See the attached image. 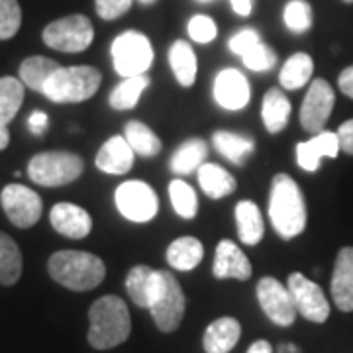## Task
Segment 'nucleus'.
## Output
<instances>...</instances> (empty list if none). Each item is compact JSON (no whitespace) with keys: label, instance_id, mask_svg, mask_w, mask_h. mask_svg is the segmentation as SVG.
<instances>
[{"label":"nucleus","instance_id":"obj_1","mask_svg":"<svg viewBox=\"0 0 353 353\" xmlns=\"http://www.w3.org/2000/svg\"><path fill=\"white\" fill-rule=\"evenodd\" d=\"M269 220L283 240H292L301 236L306 228L308 212L303 190L287 173L273 176L269 196Z\"/></svg>","mask_w":353,"mask_h":353},{"label":"nucleus","instance_id":"obj_2","mask_svg":"<svg viewBox=\"0 0 353 353\" xmlns=\"http://www.w3.org/2000/svg\"><path fill=\"white\" fill-rule=\"evenodd\" d=\"M88 343L94 350H112L124 343L132 332V318L126 303L120 296L106 294L88 308Z\"/></svg>","mask_w":353,"mask_h":353},{"label":"nucleus","instance_id":"obj_3","mask_svg":"<svg viewBox=\"0 0 353 353\" xmlns=\"http://www.w3.org/2000/svg\"><path fill=\"white\" fill-rule=\"evenodd\" d=\"M48 271L55 283L77 292L97 289L106 277V265L99 255L77 250L53 253L48 261Z\"/></svg>","mask_w":353,"mask_h":353},{"label":"nucleus","instance_id":"obj_4","mask_svg":"<svg viewBox=\"0 0 353 353\" xmlns=\"http://www.w3.org/2000/svg\"><path fill=\"white\" fill-rule=\"evenodd\" d=\"M102 83V73L90 65L59 67L43 85L41 94L57 104H79L92 99Z\"/></svg>","mask_w":353,"mask_h":353},{"label":"nucleus","instance_id":"obj_5","mask_svg":"<svg viewBox=\"0 0 353 353\" xmlns=\"http://www.w3.org/2000/svg\"><path fill=\"white\" fill-rule=\"evenodd\" d=\"M85 161L71 152H43L28 163V176L39 187H65L83 175Z\"/></svg>","mask_w":353,"mask_h":353},{"label":"nucleus","instance_id":"obj_6","mask_svg":"<svg viewBox=\"0 0 353 353\" xmlns=\"http://www.w3.org/2000/svg\"><path fill=\"white\" fill-rule=\"evenodd\" d=\"M114 71L122 79L145 75L153 63V48L148 36L136 30H128L112 41Z\"/></svg>","mask_w":353,"mask_h":353},{"label":"nucleus","instance_id":"obj_7","mask_svg":"<svg viewBox=\"0 0 353 353\" xmlns=\"http://www.w3.org/2000/svg\"><path fill=\"white\" fill-rule=\"evenodd\" d=\"M41 38L51 50L63 51V53H81L92 43L94 28L87 16L71 14L46 26Z\"/></svg>","mask_w":353,"mask_h":353},{"label":"nucleus","instance_id":"obj_8","mask_svg":"<svg viewBox=\"0 0 353 353\" xmlns=\"http://www.w3.org/2000/svg\"><path fill=\"white\" fill-rule=\"evenodd\" d=\"M185 310H187V296L183 292L181 283L169 271H161V287L150 306V314L155 326L163 334L175 332L183 322Z\"/></svg>","mask_w":353,"mask_h":353},{"label":"nucleus","instance_id":"obj_9","mask_svg":"<svg viewBox=\"0 0 353 353\" xmlns=\"http://www.w3.org/2000/svg\"><path fill=\"white\" fill-rule=\"evenodd\" d=\"M114 201L120 214L128 218L130 222H138V224L153 220L159 210L157 192L148 183L138 181V179L122 183L116 189Z\"/></svg>","mask_w":353,"mask_h":353},{"label":"nucleus","instance_id":"obj_10","mask_svg":"<svg viewBox=\"0 0 353 353\" xmlns=\"http://www.w3.org/2000/svg\"><path fill=\"white\" fill-rule=\"evenodd\" d=\"M0 204L6 218L16 228H32L38 224L43 214V202L36 190L26 185L12 183L6 185L0 192Z\"/></svg>","mask_w":353,"mask_h":353},{"label":"nucleus","instance_id":"obj_11","mask_svg":"<svg viewBox=\"0 0 353 353\" xmlns=\"http://www.w3.org/2000/svg\"><path fill=\"white\" fill-rule=\"evenodd\" d=\"M287 289L294 301L296 312L303 318L314 324H324L328 320L330 304L320 285L304 277L303 273H290Z\"/></svg>","mask_w":353,"mask_h":353},{"label":"nucleus","instance_id":"obj_12","mask_svg":"<svg viewBox=\"0 0 353 353\" xmlns=\"http://www.w3.org/2000/svg\"><path fill=\"white\" fill-rule=\"evenodd\" d=\"M257 301L265 316L277 324L287 328L296 320V306L287 287L281 285L275 277H263L257 283Z\"/></svg>","mask_w":353,"mask_h":353},{"label":"nucleus","instance_id":"obj_13","mask_svg":"<svg viewBox=\"0 0 353 353\" xmlns=\"http://www.w3.org/2000/svg\"><path fill=\"white\" fill-rule=\"evenodd\" d=\"M334 102L336 94L330 83H326L324 79H314L301 106V126L310 134L322 132L334 110Z\"/></svg>","mask_w":353,"mask_h":353},{"label":"nucleus","instance_id":"obj_14","mask_svg":"<svg viewBox=\"0 0 353 353\" xmlns=\"http://www.w3.org/2000/svg\"><path fill=\"white\" fill-rule=\"evenodd\" d=\"M214 99L226 110H241L252 101L248 77L238 69H224L216 75Z\"/></svg>","mask_w":353,"mask_h":353},{"label":"nucleus","instance_id":"obj_15","mask_svg":"<svg viewBox=\"0 0 353 353\" xmlns=\"http://www.w3.org/2000/svg\"><path fill=\"white\" fill-rule=\"evenodd\" d=\"M50 222L57 234L71 240H83L92 230V218L73 202H59L51 208Z\"/></svg>","mask_w":353,"mask_h":353},{"label":"nucleus","instance_id":"obj_16","mask_svg":"<svg viewBox=\"0 0 353 353\" xmlns=\"http://www.w3.org/2000/svg\"><path fill=\"white\" fill-rule=\"evenodd\" d=\"M340 153V139L336 132L322 130L318 132L314 138L308 141L296 143V161L301 165V169L314 173L320 169V159L322 157H338Z\"/></svg>","mask_w":353,"mask_h":353},{"label":"nucleus","instance_id":"obj_17","mask_svg":"<svg viewBox=\"0 0 353 353\" xmlns=\"http://www.w3.org/2000/svg\"><path fill=\"white\" fill-rule=\"evenodd\" d=\"M212 273L216 279H236V281H248L252 277L253 267L248 255L232 240H222L218 243L214 253V265Z\"/></svg>","mask_w":353,"mask_h":353},{"label":"nucleus","instance_id":"obj_18","mask_svg":"<svg viewBox=\"0 0 353 353\" xmlns=\"http://www.w3.org/2000/svg\"><path fill=\"white\" fill-rule=\"evenodd\" d=\"M159 287H161V269H152L148 265H136L130 269L126 277V290L130 301L136 306L150 310Z\"/></svg>","mask_w":353,"mask_h":353},{"label":"nucleus","instance_id":"obj_19","mask_svg":"<svg viewBox=\"0 0 353 353\" xmlns=\"http://www.w3.org/2000/svg\"><path fill=\"white\" fill-rule=\"evenodd\" d=\"M330 290L341 312H353V248H341L338 253Z\"/></svg>","mask_w":353,"mask_h":353},{"label":"nucleus","instance_id":"obj_20","mask_svg":"<svg viewBox=\"0 0 353 353\" xmlns=\"http://www.w3.org/2000/svg\"><path fill=\"white\" fill-rule=\"evenodd\" d=\"M136 153L130 148L124 136H114L102 143L97 153V167L106 175H126L134 165Z\"/></svg>","mask_w":353,"mask_h":353},{"label":"nucleus","instance_id":"obj_21","mask_svg":"<svg viewBox=\"0 0 353 353\" xmlns=\"http://www.w3.org/2000/svg\"><path fill=\"white\" fill-rule=\"evenodd\" d=\"M241 326L236 318H218L214 320L202 338V347L206 353H230L240 341Z\"/></svg>","mask_w":353,"mask_h":353},{"label":"nucleus","instance_id":"obj_22","mask_svg":"<svg viewBox=\"0 0 353 353\" xmlns=\"http://www.w3.org/2000/svg\"><path fill=\"white\" fill-rule=\"evenodd\" d=\"M196 175H199V185H201L202 192L214 201L226 199L238 189L236 176L220 165L202 163L196 171Z\"/></svg>","mask_w":353,"mask_h":353},{"label":"nucleus","instance_id":"obj_23","mask_svg":"<svg viewBox=\"0 0 353 353\" xmlns=\"http://www.w3.org/2000/svg\"><path fill=\"white\" fill-rule=\"evenodd\" d=\"M236 224H238V236L241 243L245 245H257L263 240L265 224L259 206L252 201H240L236 204Z\"/></svg>","mask_w":353,"mask_h":353},{"label":"nucleus","instance_id":"obj_24","mask_svg":"<svg viewBox=\"0 0 353 353\" xmlns=\"http://www.w3.org/2000/svg\"><path fill=\"white\" fill-rule=\"evenodd\" d=\"M290 101L285 97L281 88H269L265 92L263 104H261V118L263 126L269 134H279L283 132L290 118Z\"/></svg>","mask_w":353,"mask_h":353},{"label":"nucleus","instance_id":"obj_25","mask_svg":"<svg viewBox=\"0 0 353 353\" xmlns=\"http://www.w3.org/2000/svg\"><path fill=\"white\" fill-rule=\"evenodd\" d=\"M206 155H208V145L204 139H187L185 143H181L175 150L171 161H169V167L179 176L190 175V173L199 171V167L204 163Z\"/></svg>","mask_w":353,"mask_h":353},{"label":"nucleus","instance_id":"obj_26","mask_svg":"<svg viewBox=\"0 0 353 353\" xmlns=\"http://www.w3.org/2000/svg\"><path fill=\"white\" fill-rule=\"evenodd\" d=\"M169 65L173 69L176 83L181 87L189 88L196 81V53L189 41L176 39L169 50Z\"/></svg>","mask_w":353,"mask_h":353},{"label":"nucleus","instance_id":"obj_27","mask_svg":"<svg viewBox=\"0 0 353 353\" xmlns=\"http://www.w3.org/2000/svg\"><path fill=\"white\" fill-rule=\"evenodd\" d=\"M204 257V248L201 240L192 236H183L179 240L171 241L167 248V263L175 271H192L199 267Z\"/></svg>","mask_w":353,"mask_h":353},{"label":"nucleus","instance_id":"obj_28","mask_svg":"<svg viewBox=\"0 0 353 353\" xmlns=\"http://www.w3.org/2000/svg\"><path fill=\"white\" fill-rule=\"evenodd\" d=\"M314 73V61L308 53H292L289 59L285 61L281 73H279V83L281 87L287 88V90H299L304 85L310 83Z\"/></svg>","mask_w":353,"mask_h":353},{"label":"nucleus","instance_id":"obj_29","mask_svg":"<svg viewBox=\"0 0 353 353\" xmlns=\"http://www.w3.org/2000/svg\"><path fill=\"white\" fill-rule=\"evenodd\" d=\"M212 143L222 157H226L228 161L236 165L245 163L248 157L253 153V148H255L252 138L234 134V132H224V130L212 134Z\"/></svg>","mask_w":353,"mask_h":353},{"label":"nucleus","instance_id":"obj_30","mask_svg":"<svg viewBox=\"0 0 353 353\" xmlns=\"http://www.w3.org/2000/svg\"><path fill=\"white\" fill-rule=\"evenodd\" d=\"M22 252L18 243L4 232H0V285L12 287L22 277Z\"/></svg>","mask_w":353,"mask_h":353},{"label":"nucleus","instance_id":"obj_31","mask_svg":"<svg viewBox=\"0 0 353 353\" xmlns=\"http://www.w3.org/2000/svg\"><path fill=\"white\" fill-rule=\"evenodd\" d=\"M124 138L130 143V148L134 150V153H138L141 157H155L163 150V143L157 138V134L139 120L128 122L124 128Z\"/></svg>","mask_w":353,"mask_h":353},{"label":"nucleus","instance_id":"obj_32","mask_svg":"<svg viewBox=\"0 0 353 353\" xmlns=\"http://www.w3.org/2000/svg\"><path fill=\"white\" fill-rule=\"evenodd\" d=\"M150 87V77L136 75L122 79L120 85H116L108 97V104L114 110H132L141 99L143 90Z\"/></svg>","mask_w":353,"mask_h":353},{"label":"nucleus","instance_id":"obj_33","mask_svg":"<svg viewBox=\"0 0 353 353\" xmlns=\"http://www.w3.org/2000/svg\"><path fill=\"white\" fill-rule=\"evenodd\" d=\"M61 65L57 61H53L50 57H43V55H34V57H28L20 65V81L24 83V87L32 88L36 92L43 90V85L48 83L50 79Z\"/></svg>","mask_w":353,"mask_h":353},{"label":"nucleus","instance_id":"obj_34","mask_svg":"<svg viewBox=\"0 0 353 353\" xmlns=\"http://www.w3.org/2000/svg\"><path fill=\"white\" fill-rule=\"evenodd\" d=\"M26 87L20 79L2 77L0 79V124L8 126L16 118L24 102Z\"/></svg>","mask_w":353,"mask_h":353},{"label":"nucleus","instance_id":"obj_35","mask_svg":"<svg viewBox=\"0 0 353 353\" xmlns=\"http://www.w3.org/2000/svg\"><path fill=\"white\" fill-rule=\"evenodd\" d=\"M169 196L175 212L185 220H192L199 212V196L187 181L175 179L169 185Z\"/></svg>","mask_w":353,"mask_h":353},{"label":"nucleus","instance_id":"obj_36","mask_svg":"<svg viewBox=\"0 0 353 353\" xmlns=\"http://www.w3.org/2000/svg\"><path fill=\"white\" fill-rule=\"evenodd\" d=\"M283 20L290 32L304 34L312 28V20H314L312 6L306 0H290L283 10Z\"/></svg>","mask_w":353,"mask_h":353},{"label":"nucleus","instance_id":"obj_37","mask_svg":"<svg viewBox=\"0 0 353 353\" xmlns=\"http://www.w3.org/2000/svg\"><path fill=\"white\" fill-rule=\"evenodd\" d=\"M22 26V8L18 0H0V39H10Z\"/></svg>","mask_w":353,"mask_h":353},{"label":"nucleus","instance_id":"obj_38","mask_svg":"<svg viewBox=\"0 0 353 353\" xmlns=\"http://www.w3.org/2000/svg\"><path fill=\"white\" fill-rule=\"evenodd\" d=\"M241 59H243V65L248 69L257 71V73H263V71H269V69H273L277 65V53L273 51V48H269L267 43L259 41L245 55H241Z\"/></svg>","mask_w":353,"mask_h":353},{"label":"nucleus","instance_id":"obj_39","mask_svg":"<svg viewBox=\"0 0 353 353\" xmlns=\"http://www.w3.org/2000/svg\"><path fill=\"white\" fill-rule=\"evenodd\" d=\"M189 36L196 43H210L218 36L216 22L206 14H196L189 20Z\"/></svg>","mask_w":353,"mask_h":353},{"label":"nucleus","instance_id":"obj_40","mask_svg":"<svg viewBox=\"0 0 353 353\" xmlns=\"http://www.w3.org/2000/svg\"><path fill=\"white\" fill-rule=\"evenodd\" d=\"M134 0H94V10L102 20L112 22L130 12Z\"/></svg>","mask_w":353,"mask_h":353},{"label":"nucleus","instance_id":"obj_41","mask_svg":"<svg viewBox=\"0 0 353 353\" xmlns=\"http://www.w3.org/2000/svg\"><path fill=\"white\" fill-rule=\"evenodd\" d=\"M259 41H261V36H259L257 30H253V28H243V30H240L238 34H234V36L230 38L228 48L234 51L236 55H245V53L252 50V48H255Z\"/></svg>","mask_w":353,"mask_h":353},{"label":"nucleus","instance_id":"obj_42","mask_svg":"<svg viewBox=\"0 0 353 353\" xmlns=\"http://www.w3.org/2000/svg\"><path fill=\"white\" fill-rule=\"evenodd\" d=\"M338 139H340V152H345L347 155H353V118L343 122L338 128Z\"/></svg>","mask_w":353,"mask_h":353},{"label":"nucleus","instance_id":"obj_43","mask_svg":"<svg viewBox=\"0 0 353 353\" xmlns=\"http://www.w3.org/2000/svg\"><path fill=\"white\" fill-rule=\"evenodd\" d=\"M48 124H50L48 114L41 112V110L32 112L30 114V118H28V128H30V132H32V134H36V136H41V134L48 130Z\"/></svg>","mask_w":353,"mask_h":353},{"label":"nucleus","instance_id":"obj_44","mask_svg":"<svg viewBox=\"0 0 353 353\" xmlns=\"http://www.w3.org/2000/svg\"><path fill=\"white\" fill-rule=\"evenodd\" d=\"M338 87H340V90L345 97L353 99V65L352 67H345L341 71L340 79H338Z\"/></svg>","mask_w":353,"mask_h":353},{"label":"nucleus","instance_id":"obj_45","mask_svg":"<svg viewBox=\"0 0 353 353\" xmlns=\"http://www.w3.org/2000/svg\"><path fill=\"white\" fill-rule=\"evenodd\" d=\"M230 4L238 16H250L253 12V0H230Z\"/></svg>","mask_w":353,"mask_h":353},{"label":"nucleus","instance_id":"obj_46","mask_svg":"<svg viewBox=\"0 0 353 353\" xmlns=\"http://www.w3.org/2000/svg\"><path fill=\"white\" fill-rule=\"evenodd\" d=\"M248 353H273V347H271V343H269V341L257 340V341H253L252 345H250Z\"/></svg>","mask_w":353,"mask_h":353},{"label":"nucleus","instance_id":"obj_47","mask_svg":"<svg viewBox=\"0 0 353 353\" xmlns=\"http://www.w3.org/2000/svg\"><path fill=\"white\" fill-rule=\"evenodd\" d=\"M8 143H10V132H8V126L0 124V152L6 150Z\"/></svg>","mask_w":353,"mask_h":353},{"label":"nucleus","instance_id":"obj_48","mask_svg":"<svg viewBox=\"0 0 353 353\" xmlns=\"http://www.w3.org/2000/svg\"><path fill=\"white\" fill-rule=\"evenodd\" d=\"M139 2H141L143 6H152V4H155L157 0H139Z\"/></svg>","mask_w":353,"mask_h":353},{"label":"nucleus","instance_id":"obj_49","mask_svg":"<svg viewBox=\"0 0 353 353\" xmlns=\"http://www.w3.org/2000/svg\"><path fill=\"white\" fill-rule=\"evenodd\" d=\"M343 2H347V4H352L353 0H343Z\"/></svg>","mask_w":353,"mask_h":353},{"label":"nucleus","instance_id":"obj_50","mask_svg":"<svg viewBox=\"0 0 353 353\" xmlns=\"http://www.w3.org/2000/svg\"><path fill=\"white\" fill-rule=\"evenodd\" d=\"M201 2H208V0H201Z\"/></svg>","mask_w":353,"mask_h":353}]
</instances>
